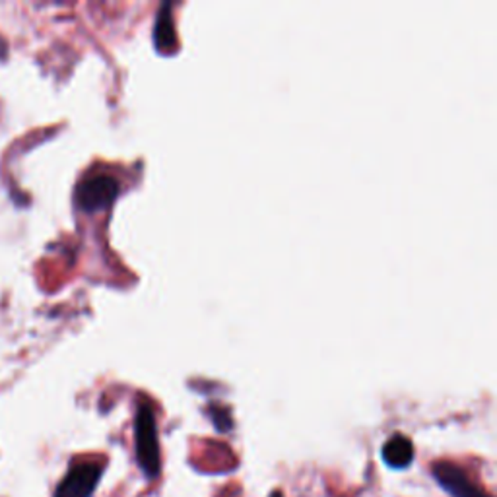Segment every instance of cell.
I'll return each instance as SVG.
<instances>
[{
  "mask_svg": "<svg viewBox=\"0 0 497 497\" xmlns=\"http://www.w3.org/2000/svg\"><path fill=\"white\" fill-rule=\"evenodd\" d=\"M6 53H8V46H6V41H5L3 37H0V61H3V58L6 56Z\"/></svg>",
  "mask_w": 497,
  "mask_h": 497,
  "instance_id": "obj_7",
  "label": "cell"
},
{
  "mask_svg": "<svg viewBox=\"0 0 497 497\" xmlns=\"http://www.w3.org/2000/svg\"><path fill=\"white\" fill-rule=\"evenodd\" d=\"M269 497H284V492L282 490H274Z\"/></svg>",
  "mask_w": 497,
  "mask_h": 497,
  "instance_id": "obj_8",
  "label": "cell"
},
{
  "mask_svg": "<svg viewBox=\"0 0 497 497\" xmlns=\"http://www.w3.org/2000/svg\"><path fill=\"white\" fill-rule=\"evenodd\" d=\"M135 449L137 462L148 480H157L162 474V452L157 443L156 420L150 404H138L135 416Z\"/></svg>",
  "mask_w": 497,
  "mask_h": 497,
  "instance_id": "obj_1",
  "label": "cell"
},
{
  "mask_svg": "<svg viewBox=\"0 0 497 497\" xmlns=\"http://www.w3.org/2000/svg\"><path fill=\"white\" fill-rule=\"evenodd\" d=\"M154 41L156 47L162 53L173 51L175 46V34H173V24L167 14V6L162 8V14H159L157 24H156V32H154Z\"/></svg>",
  "mask_w": 497,
  "mask_h": 497,
  "instance_id": "obj_6",
  "label": "cell"
},
{
  "mask_svg": "<svg viewBox=\"0 0 497 497\" xmlns=\"http://www.w3.org/2000/svg\"><path fill=\"white\" fill-rule=\"evenodd\" d=\"M119 195V183L111 175L97 173L86 178L76 188V204L84 212H99L109 208Z\"/></svg>",
  "mask_w": 497,
  "mask_h": 497,
  "instance_id": "obj_2",
  "label": "cell"
},
{
  "mask_svg": "<svg viewBox=\"0 0 497 497\" xmlns=\"http://www.w3.org/2000/svg\"><path fill=\"white\" fill-rule=\"evenodd\" d=\"M431 476L451 497H492L488 492L478 488L455 462L437 461L431 464Z\"/></svg>",
  "mask_w": 497,
  "mask_h": 497,
  "instance_id": "obj_3",
  "label": "cell"
},
{
  "mask_svg": "<svg viewBox=\"0 0 497 497\" xmlns=\"http://www.w3.org/2000/svg\"><path fill=\"white\" fill-rule=\"evenodd\" d=\"M381 455H383L385 464L390 466V469L404 471L414 461V445L411 440H408V437L397 433V435H392L390 440L383 445Z\"/></svg>",
  "mask_w": 497,
  "mask_h": 497,
  "instance_id": "obj_5",
  "label": "cell"
},
{
  "mask_svg": "<svg viewBox=\"0 0 497 497\" xmlns=\"http://www.w3.org/2000/svg\"><path fill=\"white\" fill-rule=\"evenodd\" d=\"M101 472L104 469L97 462L75 464L56 486L55 497H92L101 480Z\"/></svg>",
  "mask_w": 497,
  "mask_h": 497,
  "instance_id": "obj_4",
  "label": "cell"
}]
</instances>
